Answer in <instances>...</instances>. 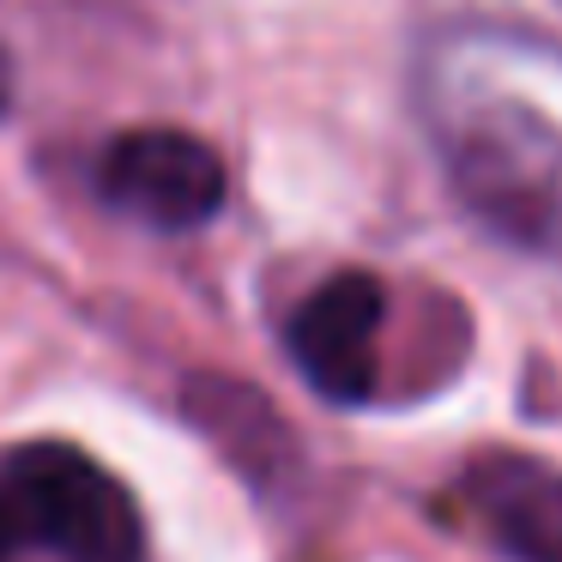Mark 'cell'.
<instances>
[{
  "label": "cell",
  "mask_w": 562,
  "mask_h": 562,
  "mask_svg": "<svg viewBox=\"0 0 562 562\" xmlns=\"http://www.w3.org/2000/svg\"><path fill=\"white\" fill-rule=\"evenodd\" d=\"M429 122L453 194L508 243L562 260V110L532 86H508L502 49L460 43L429 74Z\"/></svg>",
  "instance_id": "cell-1"
},
{
  "label": "cell",
  "mask_w": 562,
  "mask_h": 562,
  "mask_svg": "<svg viewBox=\"0 0 562 562\" xmlns=\"http://www.w3.org/2000/svg\"><path fill=\"white\" fill-rule=\"evenodd\" d=\"M0 484L13 496L25 538L61 562H139L146 532L139 508L91 453L67 441H31L0 460Z\"/></svg>",
  "instance_id": "cell-2"
},
{
  "label": "cell",
  "mask_w": 562,
  "mask_h": 562,
  "mask_svg": "<svg viewBox=\"0 0 562 562\" xmlns=\"http://www.w3.org/2000/svg\"><path fill=\"white\" fill-rule=\"evenodd\" d=\"M98 182L115 212L151 224V231H200L231 200L224 158L200 134H182V127H134V134H122L103 151Z\"/></svg>",
  "instance_id": "cell-3"
},
{
  "label": "cell",
  "mask_w": 562,
  "mask_h": 562,
  "mask_svg": "<svg viewBox=\"0 0 562 562\" xmlns=\"http://www.w3.org/2000/svg\"><path fill=\"white\" fill-rule=\"evenodd\" d=\"M381 327H387V291L375 272H333L296 303L284 351L321 400L363 405L381 381Z\"/></svg>",
  "instance_id": "cell-4"
},
{
  "label": "cell",
  "mask_w": 562,
  "mask_h": 562,
  "mask_svg": "<svg viewBox=\"0 0 562 562\" xmlns=\"http://www.w3.org/2000/svg\"><path fill=\"white\" fill-rule=\"evenodd\" d=\"M472 526L508 562H562V472L532 453H484L460 472Z\"/></svg>",
  "instance_id": "cell-5"
},
{
  "label": "cell",
  "mask_w": 562,
  "mask_h": 562,
  "mask_svg": "<svg viewBox=\"0 0 562 562\" xmlns=\"http://www.w3.org/2000/svg\"><path fill=\"white\" fill-rule=\"evenodd\" d=\"M182 405H188V417H194L200 436H206L231 465H243L255 484L279 490L284 477L303 465V448H296L291 424L279 417V405H272L260 387H248V381L188 375Z\"/></svg>",
  "instance_id": "cell-6"
},
{
  "label": "cell",
  "mask_w": 562,
  "mask_h": 562,
  "mask_svg": "<svg viewBox=\"0 0 562 562\" xmlns=\"http://www.w3.org/2000/svg\"><path fill=\"white\" fill-rule=\"evenodd\" d=\"M25 544H31V538H25V520H19L13 496H7V484H0V562H13Z\"/></svg>",
  "instance_id": "cell-7"
}]
</instances>
